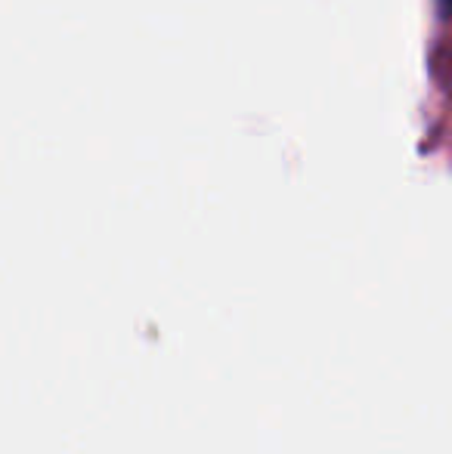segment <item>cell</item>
I'll use <instances>...</instances> for the list:
<instances>
[{"instance_id": "obj_1", "label": "cell", "mask_w": 452, "mask_h": 454, "mask_svg": "<svg viewBox=\"0 0 452 454\" xmlns=\"http://www.w3.org/2000/svg\"><path fill=\"white\" fill-rule=\"evenodd\" d=\"M437 12L443 19H452V0H437Z\"/></svg>"}]
</instances>
